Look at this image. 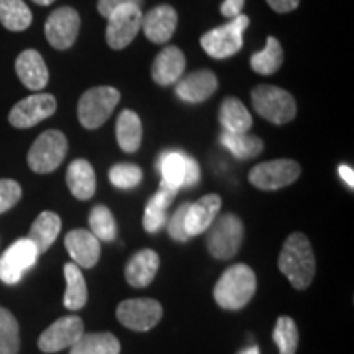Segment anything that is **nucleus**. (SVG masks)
Here are the masks:
<instances>
[{"label":"nucleus","mask_w":354,"mask_h":354,"mask_svg":"<svg viewBox=\"0 0 354 354\" xmlns=\"http://www.w3.org/2000/svg\"><path fill=\"white\" fill-rule=\"evenodd\" d=\"M256 274L250 266L234 264L221 274L214 289L215 302L225 310H240L256 294Z\"/></svg>","instance_id":"2"},{"label":"nucleus","mask_w":354,"mask_h":354,"mask_svg":"<svg viewBox=\"0 0 354 354\" xmlns=\"http://www.w3.org/2000/svg\"><path fill=\"white\" fill-rule=\"evenodd\" d=\"M38 256L37 248L28 238L15 241L0 258V281L8 286L19 284L24 274L37 263Z\"/></svg>","instance_id":"10"},{"label":"nucleus","mask_w":354,"mask_h":354,"mask_svg":"<svg viewBox=\"0 0 354 354\" xmlns=\"http://www.w3.org/2000/svg\"><path fill=\"white\" fill-rule=\"evenodd\" d=\"M251 102L256 113L274 125H286L297 115V105L290 92L276 86L261 84L251 91Z\"/></svg>","instance_id":"3"},{"label":"nucleus","mask_w":354,"mask_h":354,"mask_svg":"<svg viewBox=\"0 0 354 354\" xmlns=\"http://www.w3.org/2000/svg\"><path fill=\"white\" fill-rule=\"evenodd\" d=\"M20 328L10 310L0 307V354H19Z\"/></svg>","instance_id":"32"},{"label":"nucleus","mask_w":354,"mask_h":354,"mask_svg":"<svg viewBox=\"0 0 354 354\" xmlns=\"http://www.w3.org/2000/svg\"><path fill=\"white\" fill-rule=\"evenodd\" d=\"M250 25L246 15H238L228 24L216 26L201 37V46L214 59H227L243 48V35Z\"/></svg>","instance_id":"4"},{"label":"nucleus","mask_w":354,"mask_h":354,"mask_svg":"<svg viewBox=\"0 0 354 354\" xmlns=\"http://www.w3.org/2000/svg\"><path fill=\"white\" fill-rule=\"evenodd\" d=\"M15 71L21 84L28 87L30 91H41L50 81L46 63H44L43 56L35 50L20 53V56L15 61Z\"/></svg>","instance_id":"20"},{"label":"nucleus","mask_w":354,"mask_h":354,"mask_svg":"<svg viewBox=\"0 0 354 354\" xmlns=\"http://www.w3.org/2000/svg\"><path fill=\"white\" fill-rule=\"evenodd\" d=\"M218 88V79L210 69L194 71L176 82V95L187 104H202Z\"/></svg>","instance_id":"15"},{"label":"nucleus","mask_w":354,"mask_h":354,"mask_svg":"<svg viewBox=\"0 0 354 354\" xmlns=\"http://www.w3.org/2000/svg\"><path fill=\"white\" fill-rule=\"evenodd\" d=\"M33 15L24 0H0V24L10 32H24L32 25Z\"/></svg>","instance_id":"30"},{"label":"nucleus","mask_w":354,"mask_h":354,"mask_svg":"<svg viewBox=\"0 0 354 354\" xmlns=\"http://www.w3.org/2000/svg\"><path fill=\"white\" fill-rule=\"evenodd\" d=\"M84 335V322L76 315L63 317L48 326L38 338L43 353H57L71 348Z\"/></svg>","instance_id":"14"},{"label":"nucleus","mask_w":354,"mask_h":354,"mask_svg":"<svg viewBox=\"0 0 354 354\" xmlns=\"http://www.w3.org/2000/svg\"><path fill=\"white\" fill-rule=\"evenodd\" d=\"M117 318L133 331H148L162 318V307L154 299L123 300L117 308Z\"/></svg>","instance_id":"11"},{"label":"nucleus","mask_w":354,"mask_h":354,"mask_svg":"<svg viewBox=\"0 0 354 354\" xmlns=\"http://www.w3.org/2000/svg\"><path fill=\"white\" fill-rule=\"evenodd\" d=\"M69 354H120V342L112 333H84Z\"/></svg>","instance_id":"27"},{"label":"nucleus","mask_w":354,"mask_h":354,"mask_svg":"<svg viewBox=\"0 0 354 354\" xmlns=\"http://www.w3.org/2000/svg\"><path fill=\"white\" fill-rule=\"evenodd\" d=\"M145 0H99L97 2V10H99V13L102 17H107L112 13L115 8L120 7V6H125V3H135V6L141 7L143 6Z\"/></svg>","instance_id":"40"},{"label":"nucleus","mask_w":354,"mask_h":354,"mask_svg":"<svg viewBox=\"0 0 354 354\" xmlns=\"http://www.w3.org/2000/svg\"><path fill=\"white\" fill-rule=\"evenodd\" d=\"M300 165L292 159H274L261 162L250 171V183L261 190H277L294 184L299 179Z\"/></svg>","instance_id":"9"},{"label":"nucleus","mask_w":354,"mask_h":354,"mask_svg":"<svg viewBox=\"0 0 354 354\" xmlns=\"http://www.w3.org/2000/svg\"><path fill=\"white\" fill-rule=\"evenodd\" d=\"M66 276V294L64 307L68 310H81L87 302V286L84 281L81 268L74 263L64 266Z\"/></svg>","instance_id":"29"},{"label":"nucleus","mask_w":354,"mask_h":354,"mask_svg":"<svg viewBox=\"0 0 354 354\" xmlns=\"http://www.w3.org/2000/svg\"><path fill=\"white\" fill-rule=\"evenodd\" d=\"M120 102V92L115 87H92L82 94L77 104L79 122L87 130H95L109 120Z\"/></svg>","instance_id":"5"},{"label":"nucleus","mask_w":354,"mask_h":354,"mask_svg":"<svg viewBox=\"0 0 354 354\" xmlns=\"http://www.w3.org/2000/svg\"><path fill=\"white\" fill-rule=\"evenodd\" d=\"M201 180V167L194 158L185 156V176L183 187H194Z\"/></svg>","instance_id":"39"},{"label":"nucleus","mask_w":354,"mask_h":354,"mask_svg":"<svg viewBox=\"0 0 354 354\" xmlns=\"http://www.w3.org/2000/svg\"><path fill=\"white\" fill-rule=\"evenodd\" d=\"M21 198V187L13 179H0V214L10 210Z\"/></svg>","instance_id":"36"},{"label":"nucleus","mask_w":354,"mask_h":354,"mask_svg":"<svg viewBox=\"0 0 354 354\" xmlns=\"http://www.w3.org/2000/svg\"><path fill=\"white\" fill-rule=\"evenodd\" d=\"M190 203H183L167 221V232H169L171 238L176 241H187L189 234L185 232V214H187Z\"/></svg>","instance_id":"38"},{"label":"nucleus","mask_w":354,"mask_h":354,"mask_svg":"<svg viewBox=\"0 0 354 354\" xmlns=\"http://www.w3.org/2000/svg\"><path fill=\"white\" fill-rule=\"evenodd\" d=\"M66 183L74 197L79 201H88L95 194V172L86 159L73 161L66 172Z\"/></svg>","instance_id":"22"},{"label":"nucleus","mask_w":354,"mask_h":354,"mask_svg":"<svg viewBox=\"0 0 354 354\" xmlns=\"http://www.w3.org/2000/svg\"><path fill=\"white\" fill-rule=\"evenodd\" d=\"M56 99L51 94H35L17 102L8 113V122L15 128H32L56 112Z\"/></svg>","instance_id":"13"},{"label":"nucleus","mask_w":354,"mask_h":354,"mask_svg":"<svg viewBox=\"0 0 354 354\" xmlns=\"http://www.w3.org/2000/svg\"><path fill=\"white\" fill-rule=\"evenodd\" d=\"M66 250L79 268H94L100 258V243L87 230H73L64 238Z\"/></svg>","instance_id":"17"},{"label":"nucleus","mask_w":354,"mask_h":354,"mask_svg":"<svg viewBox=\"0 0 354 354\" xmlns=\"http://www.w3.org/2000/svg\"><path fill=\"white\" fill-rule=\"evenodd\" d=\"M81 28V17L73 7H61L48 17L44 35L55 50H68L76 43Z\"/></svg>","instance_id":"12"},{"label":"nucleus","mask_w":354,"mask_h":354,"mask_svg":"<svg viewBox=\"0 0 354 354\" xmlns=\"http://www.w3.org/2000/svg\"><path fill=\"white\" fill-rule=\"evenodd\" d=\"M117 141L125 153L138 151L141 138H143V125H141L140 117L133 110H123L117 118Z\"/></svg>","instance_id":"25"},{"label":"nucleus","mask_w":354,"mask_h":354,"mask_svg":"<svg viewBox=\"0 0 354 354\" xmlns=\"http://www.w3.org/2000/svg\"><path fill=\"white\" fill-rule=\"evenodd\" d=\"M68 154V138L59 130L41 133L28 151L30 169L38 174L56 171Z\"/></svg>","instance_id":"7"},{"label":"nucleus","mask_w":354,"mask_h":354,"mask_svg":"<svg viewBox=\"0 0 354 354\" xmlns=\"http://www.w3.org/2000/svg\"><path fill=\"white\" fill-rule=\"evenodd\" d=\"M282 63H284V51L281 43L274 37H268L264 50L251 56V69L261 76H271L277 73Z\"/></svg>","instance_id":"28"},{"label":"nucleus","mask_w":354,"mask_h":354,"mask_svg":"<svg viewBox=\"0 0 354 354\" xmlns=\"http://www.w3.org/2000/svg\"><path fill=\"white\" fill-rule=\"evenodd\" d=\"M145 37L151 43L165 44L177 28V12L171 6H158L143 15L141 20Z\"/></svg>","instance_id":"16"},{"label":"nucleus","mask_w":354,"mask_h":354,"mask_svg":"<svg viewBox=\"0 0 354 354\" xmlns=\"http://www.w3.org/2000/svg\"><path fill=\"white\" fill-rule=\"evenodd\" d=\"M243 234H245V227L240 216L225 214L220 218H215L210 225L209 233H207V248L216 259H232L240 250Z\"/></svg>","instance_id":"6"},{"label":"nucleus","mask_w":354,"mask_h":354,"mask_svg":"<svg viewBox=\"0 0 354 354\" xmlns=\"http://www.w3.org/2000/svg\"><path fill=\"white\" fill-rule=\"evenodd\" d=\"M109 179L118 189H135L143 179V171L131 162H120L110 167Z\"/></svg>","instance_id":"35"},{"label":"nucleus","mask_w":354,"mask_h":354,"mask_svg":"<svg viewBox=\"0 0 354 354\" xmlns=\"http://www.w3.org/2000/svg\"><path fill=\"white\" fill-rule=\"evenodd\" d=\"M177 190L172 189L171 185L165 184L161 180V185H159V190L154 196L149 198L148 205H146L145 212H154V214H166L169 205L174 201Z\"/></svg>","instance_id":"37"},{"label":"nucleus","mask_w":354,"mask_h":354,"mask_svg":"<svg viewBox=\"0 0 354 354\" xmlns=\"http://www.w3.org/2000/svg\"><path fill=\"white\" fill-rule=\"evenodd\" d=\"M61 232V218L55 212H43L38 218L33 221L30 228L28 240L37 248L38 254L46 253L50 246L56 241L57 234Z\"/></svg>","instance_id":"23"},{"label":"nucleus","mask_w":354,"mask_h":354,"mask_svg":"<svg viewBox=\"0 0 354 354\" xmlns=\"http://www.w3.org/2000/svg\"><path fill=\"white\" fill-rule=\"evenodd\" d=\"M277 266L294 289L304 290L312 284L315 277V254L304 233L289 234L279 254Z\"/></svg>","instance_id":"1"},{"label":"nucleus","mask_w":354,"mask_h":354,"mask_svg":"<svg viewBox=\"0 0 354 354\" xmlns=\"http://www.w3.org/2000/svg\"><path fill=\"white\" fill-rule=\"evenodd\" d=\"M338 174L344 180V184L349 185V189L354 187V171H353L351 166L342 165L338 167Z\"/></svg>","instance_id":"43"},{"label":"nucleus","mask_w":354,"mask_h":354,"mask_svg":"<svg viewBox=\"0 0 354 354\" xmlns=\"http://www.w3.org/2000/svg\"><path fill=\"white\" fill-rule=\"evenodd\" d=\"M238 354H259V348L258 346H250V348L243 349V351H240Z\"/></svg>","instance_id":"44"},{"label":"nucleus","mask_w":354,"mask_h":354,"mask_svg":"<svg viewBox=\"0 0 354 354\" xmlns=\"http://www.w3.org/2000/svg\"><path fill=\"white\" fill-rule=\"evenodd\" d=\"M185 71V56L177 46H166L154 57L151 77L158 86H172L183 77Z\"/></svg>","instance_id":"19"},{"label":"nucleus","mask_w":354,"mask_h":354,"mask_svg":"<svg viewBox=\"0 0 354 354\" xmlns=\"http://www.w3.org/2000/svg\"><path fill=\"white\" fill-rule=\"evenodd\" d=\"M243 7H245V0H225L220 6V12L227 19H234V17L241 15Z\"/></svg>","instance_id":"41"},{"label":"nucleus","mask_w":354,"mask_h":354,"mask_svg":"<svg viewBox=\"0 0 354 354\" xmlns=\"http://www.w3.org/2000/svg\"><path fill=\"white\" fill-rule=\"evenodd\" d=\"M185 156L180 151H167L161 154L159 159V172L162 176V183L171 185L172 189L179 190L184 184L185 176Z\"/></svg>","instance_id":"31"},{"label":"nucleus","mask_w":354,"mask_h":354,"mask_svg":"<svg viewBox=\"0 0 354 354\" xmlns=\"http://www.w3.org/2000/svg\"><path fill=\"white\" fill-rule=\"evenodd\" d=\"M221 207V198L216 194H209L190 203L185 214V232L190 236H198L210 228Z\"/></svg>","instance_id":"18"},{"label":"nucleus","mask_w":354,"mask_h":354,"mask_svg":"<svg viewBox=\"0 0 354 354\" xmlns=\"http://www.w3.org/2000/svg\"><path fill=\"white\" fill-rule=\"evenodd\" d=\"M218 120L223 130L230 133H248V130H251L253 127V117L236 97H227L221 102Z\"/></svg>","instance_id":"24"},{"label":"nucleus","mask_w":354,"mask_h":354,"mask_svg":"<svg viewBox=\"0 0 354 354\" xmlns=\"http://www.w3.org/2000/svg\"><path fill=\"white\" fill-rule=\"evenodd\" d=\"M272 339L277 344L279 354H295L299 348V330L295 322L290 317H279Z\"/></svg>","instance_id":"33"},{"label":"nucleus","mask_w":354,"mask_h":354,"mask_svg":"<svg viewBox=\"0 0 354 354\" xmlns=\"http://www.w3.org/2000/svg\"><path fill=\"white\" fill-rule=\"evenodd\" d=\"M107 43L115 51H120L127 48L141 30V20L143 13L141 7L135 3H125L117 7L107 17Z\"/></svg>","instance_id":"8"},{"label":"nucleus","mask_w":354,"mask_h":354,"mask_svg":"<svg viewBox=\"0 0 354 354\" xmlns=\"http://www.w3.org/2000/svg\"><path fill=\"white\" fill-rule=\"evenodd\" d=\"M268 6L277 13H289L294 12L299 7L300 0H266Z\"/></svg>","instance_id":"42"},{"label":"nucleus","mask_w":354,"mask_h":354,"mask_svg":"<svg viewBox=\"0 0 354 354\" xmlns=\"http://www.w3.org/2000/svg\"><path fill=\"white\" fill-rule=\"evenodd\" d=\"M35 3H38V6H50V3L55 2V0H33Z\"/></svg>","instance_id":"45"},{"label":"nucleus","mask_w":354,"mask_h":354,"mask_svg":"<svg viewBox=\"0 0 354 354\" xmlns=\"http://www.w3.org/2000/svg\"><path fill=\"white\" fill-rule=\"evenodd\" d=\"M159 269V256L153 250H141L128 261L125 268V277L128 284L133 287H146L154 281Z\"/></svg>","instance_id":"21"},{"label":"nucleus","mask_w":354,"mask_h":354,"mask_svg":"<svg viewBox=\"0 0 354 354\" xmlns=\"http://www.w3.org/2000/svg\"><path fill=\"white\" fill-rule=\"evenodd\" d=\"M220 143L238 159H253L264 149L263 140L250 133H230L223 130L220 135Z\"/></svg>","instance_id":"26"},{"label":"nucleus","mask_w":354,"mask_h":354,"mask_svg":"<svg viewBox=\"0 0 354 354\" xmlns=\"http://www.w3.org/2000/svg\"><path fill=\"white\" fill-rule=\"evenodd\" d=\"M88 225H91V233L97 240L113 241L117 236V223L115 218L105 205H95L88 215Z\"/></svg>","instance_id":"34"}]
</instances>
